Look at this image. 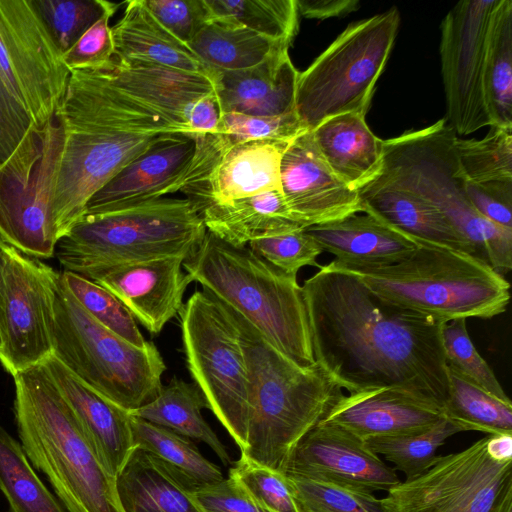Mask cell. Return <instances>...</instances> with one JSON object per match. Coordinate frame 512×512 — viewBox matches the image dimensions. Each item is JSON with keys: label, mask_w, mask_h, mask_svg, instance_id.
Here are the masks:
<instances>
[{"label": "cell", "mask_w": 512, "mask_h": 512, "mask_svg": "<svg viewBox=\"0 0 512 512\" xmlns=\"http://www.w3.org/2000/svg\"><path fill=\"white\" fill-rule=\"evenodd\" d=\"M131 429L134 447L149 452L190 493L224 479L189 438L133 415Z\"/></svg>", "instance_id": "obj_33"}, {"label": "cell", "mask_w": 512, "mask_h": 512, "mask_svg": "<svg viewBox=\"0 0 512 512\" xmlns=\"http://www.w3.org/2000/svg\"><path fill=\"white\" fill-rule=\"evenodd\" d=\"M362 213L412 241H425L474 254L470 244L434 208L415 195L372 181L358 191ZM476 256V255H475Z\"/></svg>", "instance_id": "obj_28"}, {"label": "cell", "mask_w": 512, "mask_h": 512, "mask_svg": "<svg viewBox=\"0 0 512 512\" xmlns=\"http://www.w3.org/2000/svg\"><path fill=\"white\" fill-rule=\"evenodd\" d=\"M32 126L24 109L0 79V166L12 155Z\"/></svg>", "instance_id": "obj_52"}, {"label": "cell", "mask_w": 512, "mask_h": 512, "mask_svg": "<svg viewBox=\"0 0 512 512\" xmlns=\"http://www.w3.org/2000/svg\"><path fill=\"white\" fill-rule=\"evenodd\" d=\"M284 474L324 480L374 493L400 480L366 442L339 426L319 422L297 444Z\"/></svg>", "instance_id": "obj_18"}, {"label": "cell", "mask_w": 512, "mask_h": 512, "mask_svg": "<svg viewBox=\"0 0 512 512\" xmlns=\"http://www.w3.org/2000/svg\"><path fill=\"white\" fill-rule=\"evenodd\" d=\"M234 315L249 378L250 414L241 456L284 473L297 444L342 391L316 362L298 365L247 320Z\"/></svg>", "instance_id": "obj_4"}, {"label": "cell", "mask_w": 512, "mask_h": 512, "mask_svg": "<svg viewBox=\"0 0 512 512\" xmlns=\"http://www.w3.org/2000/svg\"><path fill=\"white\" fill-rule=\"evenodd\" d=\"M300 512H383L374 493L329 481L287 475Z\"/></svg>", "instance_id": "obj_43"}, {"label": "cell", "mask_w": 512, "mask_h": 512, "mask_svg": "<svg viewBox=\"0 0 512 512\" xmlns=\"http://www.w3.org/2000/svg\"><path fill=\"white\" fill-rule=\"evenodd\" d=\"M115 480L123 512H203L192 493L144 449H133Z\"/></svg>", "instance_id": "obj_31"}, {"label": "cell", "mask_w": 512, "mask_h": 512, "mask_svg": "<svg viewBox=\"0 0 512 512\" xmlns=\"http://www.w3.org/2000/svg\"><path fill=\"white\" fill-rule=\"evenodd\" d=\"M0 491L8 512H67L36 475L21 444L1 425Z\"/></svg>", "instance_id": "obj_37"}, {"label": "cell", "mask_w": 512, "mask_h": 512, "mask_svg": "<svg viewBox=\"0 0 512 512\" xmlns=\"http://www.w3.org/2000/svg\"><path fill=\"white\" fill-rule=\"evenodd\" d=\"M490 126L512 128V1L498 0L490 23L483 71Z\"/></svg>", "instance_id": "obj_35"}, {"label": "cell", "mask_w": 512, "mask_h": 512, "mask_svg": "<svg viewBox=\"0 0 512 512\" xmlns=\"http://www.w3.org/2000/svg\"><path fill=\"white\" fill-rule=\"evenodd\" d=\"M199 214L208 232L237 247L304 229L293 220L280 190L211 204Z\"/></svg>", "instance_id": "obj_30"}, {"label": "cell", "mask_w": 512, "mask_h": 512, "mask_svg": "<svg viewBox=\"0 0 512 512\" xmlns=\"http://www.w3.org/2000/svg\"><path fill=\"white\" fill-rule=\"evenodd\" d=\"M56 117L63 130V147L49 216L53 233L59 240L82 216L90 198L164 135H133L110 130L91 119L66 95Z\"/></svg>", "instance_id": "obj_11"}, {"label": "cell", "mask_w": 512, "mask_h": 512, "mask_svg": "<svg viewBox=\"0 0 512 512\" xmlns=\"http://www.w3.org/2000/svg\"><path fill=\"white\" fill-rule=\"evenodd\" d=\"M220 114L216 93L199 99L193 105L187 119L192 136L215 132Z\"/></svg>", "instance_id": "obj_54"}, {"label": "cell", "mask_w": 512, "mask_h": 512, "mask_svg": "<svg viewBox=\"0 0 512 512\" xmlns=\"http://www.w3.org/2000/svg\"><path fill=\"white\" fill-rule=\"evenodd\" d=\"M178 314L193 383L242 451L250 414L249 378L234 312L207 291L196 290Z\"/></svg>", "instance_id": "obj_10"}, {"label": "cell", "mask_w": 512, "mask_h": 512, "mask_svg": "<svg viewBox=\"0 0 512 512\" xmlns=\"http://www.w3.org/2000/svg\"><path fill=\"white\" fill-rule=\"evenodd\" d=\"M66 288L97 322L137 347L148 343L124 304L97 283L70 271L59 273Z\"/></svg>", "instance_id": "obj_42"}, {"label": "cell", "mask_w": 512, "mask_h": 512, "mask_svg": "<svg viewBox=\"0 0 512 512\" xmlns=\"http://www.w3.org/2000/svg\"><path fill=\"white\" fill-rule=\"evenodd\" d=\"M444 417L438 407L404 392L380 388L341 395L320 421L366 441L416 434Z\"/></svg>", "instance_id": "obj_22"}, {"label": "cell", "mask_w": 512, "mask_h": 512, "mask_svg": "<svg viewBox=\"0 0 512 512\" xmlns=\"http://www.w3.org/2000/svg\"><path fill=\"white\" fill-rule=\"evenodd\" d=\"M487 451L497 461L512 460V434L488 435Z\"/></svg>", "instance_id": "obj_55"}, {"label": "cell", "mask_w": 512, "mask_h": 512, "mask_svg": "<svg viewBox=\"0 0 512 512\" xmlns=\"http://www.w3.org/2000/svg\"><path fill=\"white\" fill-rule=\"evenodd\" d=\"M63 147L55 117L43 128L32 126L0 166V237L25 254L54 255L49 204Z\"/></svg>", "instance_id": "obj_12"}, {"label": "cell", "mask_w": 512, "mask_h": 512, "mask_svg": "<svg viewBox=\"0 0 512 512\" xmlns=\"http://www.w3.org/2000/svg\"><path fill=\"white\" fill-rule=\"evenodd\" d=\"M280 185L293 220L303 228L362 212L358 191L332 172L309 130L294 138L284 152Z\"/></svg>", "instance_id": "obj_19"}, {"label": "cell", "mask_w": 512, "mask_h": 512, "mask_svg": "<svg viewBox=\"0 0 512 512\" xmlns=\"http://www.w3.org/2000/svg\"><path fill=\"white\" fill-rule=\"evenodd\" d=\"M182 265L192 282L247 320L295 363H315L297 274L273 266L248 245L233 246L208 231Z\"/></svg>", "instance_id": "obj_5"}, {"label": "cell", "mask_w": 512, "mask_h": 512, "mask_svg": "<svg viewBox=\"0 0 512 512\" xmlns=\"http://www.w3.org/2000/svg\"><path fill=\"white\" fill-rule=\"evenodd\" d=\"M211 16L238 24L290 46L298 31L296 0H206Z\"/></svg>", "instance_id": "obj_38"}, {"label": "cell", "mask_w": 512, "mask_h": 512, "mask_svg": "<svg viewBox=\"0 0 512 512\" xmlns=\"http://www.w3.org/2000/svg\"><path fill=\"white\" fill-rule=\"evenodd\" d=\"M248 246L273 266L292 274L304 266L320 267L316 260L324 252L305 228L253 240Z\"/></svg>", "instance_id": "obj_47"}, {"label": "cell", "mask_w": 512, "mask_h": 512, "mask_svg": "<svg viewBox=\"0 0 512 512\" xmlns=\"http://www.w3.org/2000/svg\"><path fill=\"white\" fill-rule=\"evenodd\" d=\"M301 287L315 362L338 387L395 389L443 412L444 322L391 304L353 275L322 265Z\"/></svg>", "instance_id": "obj_1"}, {"label": "cell", "mask_w": 512, "mask_h": 512, "mask_svg": "<svg viewBox=\"0 0 512 512\" xmlns=\"http://www.w3.org/2000/svg\"><path fill=\"white\" fill-rule=\"evenodd\" d=\"M298 14L309 19L343 17L359 9L358 0H296Z\"/></svg>", "instance_id": "obj_53"}, {"label": "cell", "mask_w": 512, "mask_h": 512, "mask_svg": "<svg viewBox=\"0 0 512 512\" xmlns=\"http://www.w3.org/2000/svg\"><path fill=\"white\" fill-rule=\"evenodd\" d=\"M445 119L383 141V168L375 180L403 189L438 211L474 254L505 276L512 269V230L478 214L465 193Z\"/></svg>", "instance_id": "obj_6"}, {"label": "cell", "mask_w": 512, "mask_h": 512, "mask_svg": "<svg viewBox=\"0 0 512 512\" xmlns=\"http://www.w3.org/2000/svg\"><path fill=\"white\" fill-rule=\"evenodd\" d=\"M448 396L443 415L462 432L512 434V403L503 400L448 367Z\"/></svg>", "instance_id": "obj_36"}, {"label": "cell", "mask_w": 512, "mask_h": 512, "mask_svg": "<svg viewBox=\"0 0 512 512\" xmlns=\"http://www.w3.org/2000/svg\"><path fill=\"white\" fill-rule=\"evenodd\" d=\"M56 278L12 249L0 279V361L12 376L53 355Z\"/></svg>", "instance_id": "obj_15"}, {"label": "cell", "mask_w": 512, "mask_h": 512, "mask_svg": "<svg viewBox=\"0 0 512 512\" xmlns=\"http://www.w3.org/2000/svg\"><path fill=\"white\" fill-rule=\"evenodd\" d=\"M308 131L296 111L278 116H252L240 113H221L215 133L224 134L233 142L251 140L291 141Z\"/></svg>", "instance_id": "obj_46"}, {"label": "cell", "mask_w": 512, "mask_h": 512, "mask_svg": "<svg viewBox=\"0 0 512 512\" xmlns=\"http://www.w3.org/2000/svg\"><path fill=\"white\" fill-rule=\"evenodd\" d=\"M192 137L195 152L180 191L198 213L211 204L281 191V160L292 140L236 143L215 132Z\"/></svg>", "instance_id": "obj_16"}, {"label": "cell", "mask_w": 512, "mask_h": 512, "mask_svg": "<svg viewBox=\"0 0 512 512\" xmlns=\"http://www.w3.org/2000/svg\"><path fill=\"white\" fill-rule=\"evenodd\" d=\"M192 495L203 512H267L230 476Z\"/></svg>", "instance_id": "obj_51"}, {"label": "cell", "mask_w": 512, "mask_h": 512, "mask_svg": "<svg viewBox=\"0 0 512 512\" xmlns=\"http://www.w3.org/2000/svg\"><path fill=\"white\" fill-rule=\"evenodd\" d=\"M417 247L388 264L335 260L322 265L361 281L383 300L435 318L491 319L506 311L510 284L479 257L448 246L414 241Z\"/></svg>", "instance_id": "obj_3"}, {"label": "cell", "mask_w": 512, "mask_h": 512, "mask_svg": "<svg viewBox=\"0 0 512 512\" xmlns=\"http://www.w3.org/2000/svg\"><path fill=\"white\" fill-rule=\"evenodd\" d=\"M112 83L188 130L193 105L215 93L213 78L157 65L113 60L102 67Z\"/></svg>", "instance_id": "obj_25"}, {"label": "cell", "mask_w": 512, "mask_h": 512, "mask_svg": "<svg viewBox=\"0 0 512 512\" xmlns=\"http://www.w3.org/2000/svg\"><path fill=\"white\" fill-rule=\"evenodd\" d=\"M70 74L30 0H0V79L34 127L55 117Z\"/></svg>", "instance_id": "obj_13"}, {"label": "cell", "mask_w": 512, "mask_h": 512, "mask_svg": "<svg viewBox=\"0 0 512 512\" xmlns=\"http://www.w3.org/2000/svg\"><path fill=\"white\" fill-rule=\"evenodd\" d=\"M489 127L482 139H455V155L465 181L512 180V128Z\"/></svg>", "instance_id": "obj_40"}, {"label": "cell", "mask_w": 512, "mask_h": 512, "mask_svg": "<svg viewBox=\"0 0 512 512\" xmlns=\"http://www.w3.org/2000/svg\"><path fill=\"white\" fill-rule=\"evenodd\" d=\"M113 14L103 15L63 54V61L70 71L102 68L113 60L114 42L109 26Z\"/></svg>", "instance_id": "obj_49"}, {"label": "cell", "mask_w": 512, "mask_h": 512, "mask_svg": "<svg viewBox=\"0 0 512 512\" xmlns=\"http://www.w3.org/2000/svg\"><path fill=\"white\" fill-rule=\"evenodd\" d=\"M399 25L396 7L351 23L299 72L295 111L307 130L336 115L367 114Z\"/></svg>", "instance_id": "obj_9"}, {"label": "cell", "mask_w": 512, "mask_h": 512, "mask_svg": "<svg viewBox=\"0 0 512 512\" xmlns=\"http://www.w3.org/2000/svg\"><path fill=\"white\" fill-rule=\"evenodd\" d=\"M335 261L354 264H388L410 254L417 244L370 215L358 213L305 228Z\"/></svg>", "instance_id": "obj_29"}, {"label": "cell", "mask_w": 512, "mask_h": 512, "mask_svg": "<svg viewBox=\"0 0 512 512\" xmlns=\"http://www.w3.org/2000/svg\"><path fill=\"white\" fill-rule=\"evenodd\" d=\"M20 444L67 512H123L116 480L87 440L44 364L13 376Z\"/></svg>", "instance_id": "obj_2"}, {"label": "cell", "mask_w": 512, "mask_h": 512, "mask_svg": "<svg viewBox=\"0 0 512 512\" xmlns=\"http://www.w3.org/2000/svg\"><path fill=\"white\" fill-rule=\"evenodd\" d=\"M59 50L64 54L103 15L119 4L105 0H30Z\"/></svg>", "instance_id": "obj_41"}, {"label": "cell", "mask_w": 512, "mask_h": 512, "mask_svg": "<svg viewBox=\"0 0 512 512\" xmlns=\"http://www.w3.org/2000/svg\"><path fill=\"white\" fill-rule=\"evenodd\" d=\"M53 355L95 391L132 412L160 392L166 370L157 347H137L97 322L57 272Z\"/></svg>", "instance_id": "obj_8"}, {"label": "cell", "mask_w": 512, "mask_h": 512, "mask_svg": "<svg viewBox=\"0 0 512 512\" xmlns=\"http://www.w3.org/2000/svg\"><path fill=\"white\" fill-rule=\"evenodd\" d=\"M0 348H1V338H0Z\"/></svg>", "instance_id": "obj_58"}, {"label": "cell", "mask_w": 512, "mask_h": 512, "mask_svg": "<svg viewBox=\"0 0 512 512\" xmlns=\"http://www.w3.org/2000/svg\"><path fill=\"white\" fill-rule=\"evenodd\" d=\"M441 340L449 368L493 395L510 400L493 370L476 350L465 319L443 323Z\"/></svg>", "instance_id": "obj_44"}, {"label": "cell", "mask_w": 512, "mask_h": 512, "mask_svg": "<svg viewBox=\"0 0 512 512\" xmlns=\"http://www.w3.org/2000/svg\"><path fill=\"white\" fill-rule=\"evenodd\" d=\"M194 152L192 136L164 135L98 190L82 215L124 209L180 191Z\"/></svg>", "instance_id": "obj_21"}, {"label": "cell", "mask_w": 512, "mask_h": 512, "mask_svg": "<svg viewBox=\"0 0 512 512\" xmlns=\"http://www.w3.org/2000/svg\"><path fill=\"white\" fill-rule=\"evenodd\" d=\"M360 113L333 116L311 130L315 145L332 172L359 191L383 168V140L370 130Z\"/></svg>", "instance_id": "obj_26"}, {"label": "cell", "mask_w": 512, "mask_h": 512, "mask_svg": "<svg viewBox=\"0 0 512 512\" xmlns=\"http://www.w3.org/2000/svg\"><path fill=\"white\" fill-rule=\"evenodd\" d=\"M498 0H462L441 23L440 61L449 126L468 135L490 126L483 71L487 38Z\"/></svg>", "instance_id": "obj_17"}, {"label": "cell", "mask_w": 512, "mask_h": 512, "mask_svg": "<svg viewBox=\"0 0 512 512\" xmlns=\"http://www.w3.org/2000/svg\"><path fill=\"white\" fill-rule=\"evenodd\" d=\"M154 18L188 45L211 18L206 0H144Z\"/></svg>", "instance_id": "obj_48"}, {"label": "cell", "mask_w": 512, "mask_h": 512, "mask_svg": "<svg viewBox=\"0 0 512 512\" xmlns=\"http://www.w3.org/2000/svg\"><path fill=\"white\" fill-rule=\"evenodd\" d=\"M206 232L189 200L160 198L82 215L57 241L54 255L65 271L86 277L126 263L169 256L187 259Z\"/></svg>", "instance_id": "obj_7"}, {"label": "cell", "mask_w": 512, "mask_h": 512, "mask_svg": "<svg viewBox=\"0 0 512 512\" xmlns=\"http://www.w3.org/2000/svg\"><path fill=\"white\" fill-rule=\"evenodd\" d=\"M229 476L267 512H300L284 473L241 456L230 468Z\"/></svg>", "instance_id": "obj_45"}, {"label": "cell", "mask_w": 512, "mask_h": 512, "mask_svg": "<svg viewBox=\"0 0 512 512\" xmlns=\"http://www.w3.org/2000/svg\"><path fill=\"white\" fill-rule=\"evenodd\" d=\"M111 31L114 58L118 61L157 65L214 78V71L154 18L144 0L127 2L122 18Z\"/></svg>", "instance_id": "obj_27"}, {"label": "cell", "mask_w": 512, "mask_h": 512, "mask_svg": "<svg viewBox=\"0 0 512 512\" xmlns=\"http://www.w3.org/2000/svg\"><path fill=\"white\" fill-rule=\"evenodd\" d=\"M298 76L288 49L248 69L214 71L220 113L278 116L294 112Z\"/></svg>", "instance_id": "obj_24"}, {"label": "cell", "mask_w": 512, "mask_h": 512, "mask_svg": "<svg viewBox=\"0 0 512 512\" xmlns=\"http://www.w3.org/2000/svg\"><path fill=\"white\" fill-rule=\"evenodd\" d=\"M487 440L438 456L419 476L400 481L379 499L383 512H492L512 484V460L493 459Z\"/></svg>", "instance_id": "obj_14"}, {"label": "cell", "mask_w": 512, "mask_h": 512, "mask_svg": "<svg viewBox=\"0 0 512 512\" xmlns=\"http://www.w3.org/2000/svg\"><path fill=\"white\" fill-rule=\"evenodd\" d=\"M465 193L472 207L483 218L512 230V180L465 181Z\"/></svg>", "instance_id": "obj_50"}, {"label": "cell", "mask_w": 512, "mask_h": 512, "mask_svg": "<svg viewBox=\"0 0 512 512\" xmlns=\"http://www.w3.org/2000/svg\"><path fill=\"white\" fill-rule=\"evenodd\" d=\"M206 401L195 383L177 377L161 387L158 395L146 405L130 412L150 423L166 427L189 439L206 443L224 465L231 463L225 446L204 420L201 409Z\"/></svg>", "instance_id": "obj_34"}, {"label": "cell", "mask_w": 512, "mask_h": 512, "mask_svg": "<svg viewBox=\"0 0 512 512\" xmlns=\"http://www.w3.org/2000/svg\"><path fill=\"white\" fill-rule=\"evenodd\" d=\"M43 364L102 465L116 478L135 448L130 412L88 386L54 355Z\"/></svg>", "instance_id": "obj_23"}, {"label": "cell", "mask_w": 512, "mask_h": 512, "mask_svg": "<svg viewBox=\"0 0 512 512\" xmlns=\"http://www.w3.org/2000/svg\"><path fill=\"white\" fill-rule=\"evenodd\" d=\"M180 256L116 265L98 270L87 279L115 295L133 318L151 334H159L183 306V296L192 282Z\"/></svg>", "instance_id": "obj_20"}, {"label": "cell", "mask_w": 512, "mask_h": 512, "mask_svg": "<svg viewBox=\"0 0 512 512\" xmlns=\"http://www.w3.org/2000/svg\"><path fill=\"white\" fill-rule=\"evenodd\" d=\"M492 512H512V484L504 490Z\"/></svg>", "instance_id": "obj_56"}, {"label": "cell", "mask_w": 512, "mask_h": 512, "mask_svg": "<svg viewBox=\"0 0 512 512\" xmlns=\"http://www.w3.org/2000/svg\"><path fill=\"white\" fill-rule=\"evenodd\" d=\"M12 249H13V247H11L6 242H4L2 239H0V279L2 276L4 266L6 264V261L10 255Z\"/></svg>", "instance_id": "obj_57"}, {"label": "cell", "mask_w": 512, "mask_h": 512, "mask_svg": "<svg viewBox=\"0 0 512 512\" xmlns=\"http://www.w3.org/2000/svg\"><path fill=\"white\" fill-rule=\"evenodd\" d=\"M212 71H238L258 65L289 45L258 34L229 17L211 16L188 44Z\"/></svg>", "instance_id": "obj_32"}, {"label": "cell", "mask_w": 512, "mask_h": 512, "mask_svg": "<svg viewBox=\"0 0 512 512\" xmlns=\"http://www.w3.org/2000/svg\"><path fill=\"white\" fill-rule=\"evenodd\" d=\"M459 432L462 430L458 426L442 417L423 432L376 437L365 442L374 453L391 462L394 470L402 472L405 480H410L429 469L438 457L436 451L449 437Z\"/></svg>", "instance_id": "obj_39"}]
</instances>
